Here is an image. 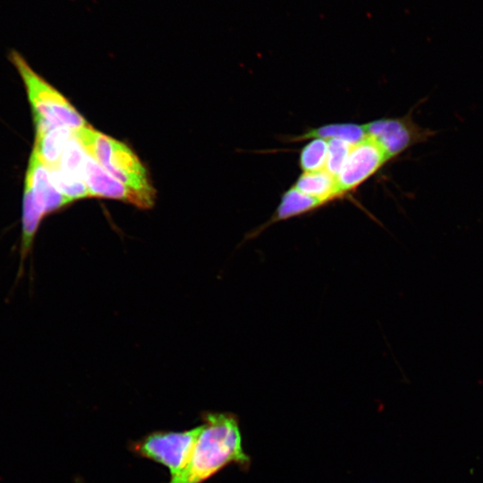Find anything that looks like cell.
Listing matches in <instances>:
<instances>
[{
    "mask_svg": "<svg viewBox=\"0 0 483 483\" xmlns=\"http://www.w3.org/2000/svg\"><path fill=\"white\" fill-rule=\"evenodd\" d=\"M201 431L186 468L167 483H204L234 463L248 470L250 458L242 448L238 417L231 412H203Z\"/></svg>",
    "mask_w": 483,
    "mask_h": 483,
    "instance_id": "6da1fadb",
    "label": "cell"
},
{
    "mask_svg": "<svg viewBox=\"0 0 483 483\" xmlns=\"http://www.w3.org/2000/svg\"><path fill=\"white\" fill-rule=\"evenodd\" d=\"M8 59L24 85L35 130L64 126L77 131L88 125L70 101L36 72L20 52L10 50Z\"/></svg>",
    "mask_w": 483,
    "mask_h": 483,
    "instance_id": "7a4b0ae2",
    "label": "cell"
},
{
    "mask_svg": "<svg viewBox=\"0 0 483 483\" xmlns=\"http://www.w3.org/2000/svg\"><path fill=\"white\" fill-rule=\"evenodd\" d=\"M85 151L125 185L155 195L148 171L132 149L89 125L74 131Z\"/></svg>",
    "mask_w": 483,
    "mask_h": 483,
    "instance_id": "3957f363",
    "label": "cell"
},
{
    "mask_svg": "<svg viewBox=\"0 0 483 483\" xmlns=\"http://www.w3.org/2000/svg\"><path fill=\"white\" fill-rule=\"evenodd\" d=\"M201 431V425L183 431H154L131 442L130 450L136 455L166 467L170 478L188 465Z\"/></svg>",
    "mask_w": 483,
    "mask_h": 483,
    "instance_id": "277c9868",
    "label": "cell"
},
{
    "mask_svg": "<svg viewBox=\"0 0 483 483\" xmlns=\"http://www.w3.org/2000/svg\"><path fill=\"white\" fill-rule=\"evenodd\" d=\"M363 125L366 134L384 149L390 159L415 145L427 142L437 132L416 123L411 112L405 116L382 118Z\"/></svg>",
    "mask_w": 483,
    "mask_h": 483,
    "instance_id": "5b68a950",
    "label": "cell"
},
{
    "mask_svg": "<svg viewBox=\"0 0 483 483\" xmlns=\"http://www.w3.org/2000/svg\"><path fill=\"white\" fill-rule=\"evenodd\" d=\"M389 160L384 149L368 135L353 144L336 176L341 194L357 188Z\"/></svg>",
    "mask_w": 483,
    "mask_h": 483,
    "instance_id": "8992f818",
    "label": "cell"
},
{
    "mask_svg": "<svg viewBox=\"0 0 483 483\" xmlns=\"http://www.w3.org/2000/svg\"><path fill=\"white\" fill-rule=\"evenodd\" d=\"M84 181L89 197L118 199L143 209L152 208L155 202V195L125 185L105 170L88 153L84 162Z\"/></svg>",
    "mask_w": 483,
    "mask_h": 483,
    "instance_id": "52a82bcc",
    "label": "cell"
},
{
    "mask_svg": "<svg viewBox=\"0 0 483 483\" xmlns=\"http://www.w3.org/2000/svg\"><path fill=\"white\" fill-rule=\"evenodd\" d=\"M24 183L31 190L37 204L45 216L62 209L71 202L55 185L50 168L32 150Z\"/></svg>",
    "mask_w": 483,
    "mask_h": 483,
    "instance_id": "ba28073f",
    "label": "cell"
},
{
    "mask_svg": "<svg viewBox=\"0 0 483 483\" xmlns=\"http://www.w3.org/2000/svg\"><path fill=\"white\" fill-rule=\"evenodd\" d=\"M322 205L324 203L319 199L307 195L292 186L283 194L279 205L269 220L250 233L246 239L256 237L275 223L306 214Z\"/></svg>",
    "mask_w": 483,
    "mask_h": 483,
    "instance_id": "9c48e42d",
    "label": "cell"
},
{
    "mask_svg": "<svg viewBox=\"0 0 483 483\" xmlns=\"http://www.w3.org/2000/svg\"><path fill=\"white\" fill-rule=\"evenodd\" d=\"M34 150L42 161L49 167H55L66 143L73 133V130L56 126L47 129L35 130Z\"/></svg>",
    "mask_w": 483,
    "mask_h": 483,
    "instance_id": "30bf717a",
    "label": "cell"
},
{
    "mask_svg": "<svg viewBox=\"0 0 483 483\" xmlns=\"http://www.w3.org/2000/svg\"><path fill=\"white\" fill-rule=\"evenodd\" d=\"M293 187L319 199L324 204L341 195L336 177L326 169L303 173L299 176Z\"/></svg>",
    "mask_w": 483,
    "mask_h": 483,
    "instance_id": "8fae6325",
    "label": "cell"
},
{
    "mask_svg": "<svg viewBox=\"0 0 483 483\" xmlns=\"http://www.w3.org/2000/svg\"><path fill=\"white\" fill-rule=\"evenodd\" d=\"M367 136L364 125L355 123H332L310 129L293 139L295 141L320 138L324 140L339 139L352 144L361 141Z\"/></svg>",
    "mask_w": 483,
    "mask_h": 483,
    "instance_id": "7c38bea8",
    "label": "cell"
},
{
    "mask_svg": "<svg viewBox=\"0 0 483 483\" xmlns=\"http://www.w3.org/2000/svg\"><path fill=\"white\" fill-rule=\"evenodd\" d=\"M328 142L320 138L311 139L301 150L299 165L303 173L325 170Z\"/></svg>",
    "mask_w": 483,
    "mask_h": 483,
    "instance_id": "4fadbf2b",
    "label": "cell"
},
{
    "mask_svg": "<svg viewBox=\"0 0 483 483\" xmlns=\"http://www.w3.org/2000/svg\"><path fill=\"white\" fill-rule=\"evenodd\" d=\"M328 150L326 170L335 177L341 171L353 144L339 139L327 140Z\"/></svg>",
    "mask_w": 483,
    "mask_h": 483,
    "instance_id": "5bb4252c",
    "label": "cell"
},
{
    "mask_svg": "<svg viewBox=\"0 0 483 483\" xmlns=\"http://www.w3.org/2000/svg\"><path fill=\"white\" fill-rule=\"evenodd\" d=\"M78 483H81V482H78Z\"/></svg>",
    "mask_w": 483,
    "mask_h": 483,
    "instance_id": "9a60e30c",
    "label": "cell"
}]
</instances>
